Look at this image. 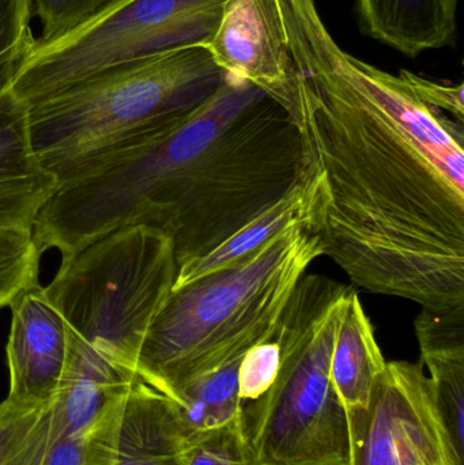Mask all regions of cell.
Segmentation results:
<instances>
[{
    "label": "cell",
    "mask_w": 464,
    "mask_h": 465,
    "mask_svg": "<svg viewBox=\"0 0 464 465\" xmlns=\"http://www.w3.org/2000/svg\"><path fill=\"white\" fill-rule=\"evenodd\" d=\"M228 0H111L67 35L35 43L11 81L32 104L125 63L206 46Z\"/></svg>",
    "instance_id": "obj_7"
},
{
    "label": "cell",
    "mask_w": 464,
    "mask_h": 465,
    "mask_svg": "<svg viewBox=\"0 0 464 465\" xmlns=\"http://www.w3.org/2000/svg\"><path fill=\"white\" fill-rule=\"evenodd\" d=\"M403 465H430L429 463H427V461L422 460V459L420 458H410L408 459V460L405 461V464Z\"/></svg>",
    "instance_id": "obj_26"
},
{
    "label": "cell",
    "mask_w": 464,
    "mask_h": 465,
    "mask_svg": "<svg viewBox=\"0 0 464 465\" xmlns=\"http://www.w3.org/2000/svg\"><path fill=\"white\" fill-rule=\"evenodd\" d=\"M280 360V346L274 335L245 352L239 368V410L255 403L270 390Z\"/></svg>",
    "instance_id": "obj_22"
},
{
    "label": "cell",
    "mask_w": 464,
    "mask_h": 465,
    "mask_svg": "<svg viewBox=\"0 0 464 465\" xmlns=\"http://www.w3.org/2000/svg\"><path fill=\"white\" fill-rule=\"evenodd\" d=\"M319 199L321 185L318 177L305 166L302 179L280 201L256 215L206 256L179 265L173 289L202 276L244 264L291 229L312 231Z\"/></svg>",
    "instance_id": "obj_13"
},
{
    "label": "cell",
    "mask_w": 464,
    "mask_h": 465,
    "mask_svg": "<svg viewBox=\"0 0 464 465\" xmlns=\"http://www.w3.org/2000/svg\"><path fill=\"white\" fill-rule=\"evenodd\" d=\"M177 270L168 235L125 226L63 257L44 292L73 338L135 374L142 344L173 290Z\"/></svg>",
    "instance_id": "obj_6"
},
{
    "label": "cell",
    "mask_w": 464,
    "mask_h": 465,
    "mask_svg": "<svg viewBox=\"0 0 464 465\" xmlns=\"http://www.w3.org/2000/svg\"><path fill=\"white\" fill-rule=\"evenodd\" d=\"M351 290L304 275L291 292L274 333L277 377L259 401L239 410L256 465H349L348 414L330 363Z\"/></svg>",
    "instance_id": "obj_5"
},
{
    "label": "cell",
    "mask_w": 464,
    "mask_h": 465,
    "mask_svg": "<svg viewBox=\"0 0 464 465\" xmlns=\"http://www.w3.org/2000/svg\"><path fill=\"white\" fill-rule=\"evenodd\" d=\"M321 256L318 235L291 229L244 264L172 290L142 344L136 376L173 401L199 377L244 357L274 335L291 292Z\"/></svg>",
    "instance_id": "obj_3"
},
{
    "label": "cell",
    "mask_w": 464,
    "mask_h": 465,
    "mask_svg": "<svg viewBox=\"0 0 464 465\" xmlns=\"http://www.w3.org/2000/svg\"><path fill=\"white\" fill-rule=\"evenodd\" d=\"M400 75L408 82L409 86L422 103L427 104L430 108L444 112L452 119L464 124L463 84H439L408 70L400 71Z\"/></svg>",
    "instance_id": "obj_24"
},
{
    "label": "cell",
    "mask_w": 464,
    "mask_h": 465,
    "mask_svg": "<svg viewBox=\"0 0 464 465\" xmlns=\"http://www.w3.org/2000/svg\"><path fill=\"white\" fill-rule=\"evenodd\" d=\"M56 437L54 401L43 406L0 403V465H43Z\"/></svg>",
    "instance_id": "obj_17"
},
{
    "label": "cell",
    "mask_w": 464,
    "mask_h": 465,
    "mask_svg": "<svg viewBox=\"0 0 464 465\" xmlns=\"http://www.w3.org/2000/svg\"><path fill=\"white\" fill-rule=\"evenodd\" d=\"M272 3L323 256L373 294L464 306V124L343 51L315 0Z\"/></svg>",
    "instance_id": "obj_1"
},
{
    "label": "cell",
    "mask_w": 464,
    "mask_h": 465,
    "mask_svg": "<svg viewBox=\"0 0 464 465\" xmlns=\"http://www.w3.org/2000/svg\"><path fill=\"white\" fill-rule=\"evenodd\" d=\"M304 173L291 114L261 87L225 73L182 122L60 183L33 237L63 259L125 226H149L171 238L182 265L214 251Z\"/></svg>",
    "instance_id": "obj_2"
},
{
    "label": "cell",
    "mask_w": 464,
    "mask_h": 465,
    "mask_svg": "<svg viewBox=\"0 0 464 465\" xmlns=\"http://www.w3.org/2000/svg\"><path fill=\"white\" fill-rule=\"evenodd\" d=\"M41 253L32 231L0 228V308L38 284Z\"/></svg>",
    "instance_id": "obj_19"
},
{
    "label": "cell",
    "mask_w": 464,
    "mask_h": 465,
    "mask_svg": "<svg viewBox=\"0 0 464 465\" xmlns=\"http://www.w3.org/2000/svg\"><path fill=\"white\" fill-rule=\"evenodd\" d=\"M349 465H464L436 409L419 363L387 362L365 409L348 411Z\"/></svg>",
    "instance_id": "obj_8"
},
{
    "label": "cell",
    "mask_w": 464,
    "mask_h": 465,
    "mask_svg": "<svg viewBox=\"0 0 464 465\" xmlns=\"http://www.w3.org/2000/svg\"><path fill=\"white\" fill-rule=\"evenodd\" d=\"M362 33L408 57L452 45L459 0H356Z\"/></svg>",
    "instance_id": "obj_14"
},
{
    "label": "cell",
    "mask_w": 464,
    "mask_h": 465,
    "mask_svg": "<svg viewBox=\"0 0 464 465\" xmlns=\"http://www.w3.org/2000/svg\"><path fill=\"white\" fill-rule=\"evenodd\" d=\"M204 48L223 73L261 87L291 112V63L272 0H228L220 26Z\"/></svg>",
    "instance_id": "obj_11"
},
{
    "label": "cell",
    "mask_w": 464,
    "mask_h": 465,
    "mask_svg": "<svg viewBox=\"0 0 464 465\" xmlns=\"http://www.w3.org/2000/svg\"><path fill=\"white\" fill-rule=\"evenodd\" d=\"M190 447L173 401L136 377L84 436V465H187Z\"/></svg>",
    "instance_id": "obj_9"
},
{
    "label": "cell",
    "mask_w": 464,
    "mask_h": 465,
    "mask_svg": "<svg viewBox=\"0 0 464 465\" xmlns=\"http://www.w3.org/2000/svg\"><path fill=\"white\" fill-rule=\"evenodd\" d=\"M111 0H32L33 14L40 19L35 43L56 40L92 18Z\"/></svg>",
    "instance_id": "obj_23"
},
{
    "label": "cell",
    "mask_w": 464,
    "mask_h": 465,
    "mask_svg": "<svg viewBox=\"0 0 464 465\" xmlns=\"http://www.w3.org/2000/svg\"><path fill=\"white\" fill-rule=\"evenodd\" d=\"M242 358L199 377L173 399L190 440L239 418V368Z\"/></svg>",
    "instance_id": "obj_16"
},
{
    "label": "cell",
    "mask_w": 464,
    "mask_h": 465,
    "mask_svg": "<svg viewBox=\"0 0 464 465\" xmlns=\"http://www.w3.org/2000/svg\"><path fill=\"white\" fill-rule=\"evenodd\" d=\"M386 365L372 322L353 289L346 300L330 363L332 385L346 412L370 404Z\"/></svg>",
    "instance_id": "obj_15"
},
{
    "label": "cell",
    "mask_w": 464,
    "mask_h": 465,
    "mask_svg": "<svg viewBox=\"0 0 464 465\" xmlns=\"http://www.w3.org/2000/svg\"><path fill=\"white\" fill-rule=\"evenodd\" d=\"M32 16V0H0V92L10 86L35 48Z\"/></svg>",
    "instance_id": "obj_20"
},
{
    "label": "cell",
    "mask_w": 464,
    "mask_h": 465,
    "mask_svg": "<svg viewBox=\"0 0 464 465\" xmlns=\"http://www.w3.org/2000/svg\"><path fill=\"white\" fill-rule=\"evenodd\" d=\"M29 111L10 90L0 92V228L33 232L59 180L35 153Z\"/></svg>",
    "instance_id": "obj_12"
},
{
    "label": "cell",
    "mask_w": 464,
    "mask_h": 465,
    "mask_svg": "<svg viewBox=\"0 0 464 465\" xmlns=\"http://www.w3.org/2000/svg\"><path fill=\"white\" fill-rule=\"evenodd\" d=\"M429 371L439 417L458 458L464 461V350L421 354Z\"/></svg>",
    "instance_id": "obj_18"
},
{
    "label": "cell",
    "mask_w": 464,
    "mask_h": 465,
    "mask_svg": "<svg viewBox=\"0 0 464 465\" xmlns=\"http://www.w3.org/2000/svg\"><path fill=\"white\" fill-rule=\"evenodd\" d=\"M223 75L202 45L117 65L29 104L33 146L60 184L182 122Z\"/></svg>",
    "instance_id": "obj_4"
},
{
    "label": "cell",
    "mask_w": 464,
    "mask_h": 465,
    "mask_svg": "<svg viewBox=\"0 0 464 465\" xmlns=\"http://www.w3.org/2000/svg\"><path fill=\"white\" fill-rule=\"evenodd\" d=\"M54 425L56 437L43 465H84V439H73L63 434L57 428L56 417Z\"/></svg>",
    "instance_id": "obj_25"
},
{
    "label": "cell",
    "mask_w": 464,
    "mask_h": 465,
    "mask_svg": "<svg viewBox=\"0 0 464 465\" xmlns=\"http://www.w3.org/2000/svg\"><path fill=\"white\" fill-rule=\"evenodd\" d=\"M187 465H256L239 418L191 440Z\"/></svg>",
    "instance_id": "obj_21"
},
{
    "label": "cell",
    "mask_w": 464,
    "mask_h": 465,
    "mask_svg": "<svg viewBox=\"0 0 464 465\" xmlns=\"http://www.w3.org/2000/svg\"><path fill=\"white\" fill-rule=\"evenodd\" d=\"M10 309L7 399L32 406L51 403L59 393L67 365V324L40 283L22 292Z\"/></svg>",
    "instance_id": "obj_10"
}]
</instances>
